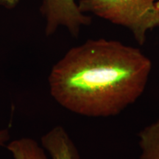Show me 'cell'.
Returning a JSON list of instances; mask_svg holds the SVG:
<instances>
[{
  "mask_svg": "<svg viewBox=\"0 0 159 159\" xmlns=\"http://www.w3.org/2000/svg\"><path fill=\"white\" fill-rule=\"evenodd\" d=\"M40 11L45 19L47 36L63 27L77 37L81 28L91 23V17L80 10L76 0H43Z\"/></svg>",
  "mask_w": 159,
  "mask_h": 159,
  "instance_id": "obj_3",
  "label": "cell"
},
{
  "mask_svg": "<svg viewBox=\"0 0 159 159\" xmlns=\"http://www.w3.org/2000/svg\"><path fill=\"white\" fill-rule=\"evenodd\" d=\"M41 144L52 159H79L76 147L65 129L56 126L41 138Z\"/></svg>",
  "mask_w": 159,
  "mask_h": 159,
  "instance_id": "obj_4",
  "label": "cell"
},
{
  "mask_svg": "<svg viewBox=\"0 0 159 159\" xmlns=\"http://www.w3.org/2000/svg\"><path fill=\"white\" fill-rule=\"evenodd\" d=\"M156 8L159 11V0H158V1L156 2Z\"/></svg>",
  "mask_w": 159,
  "mask_h": 159,
  "instance_id": "obj_9",
  "label": "cell"
},
{
  "mask_svg": "<svg viewBox=\"0 0 159 159\" xmlns=\"http://www.w3.org/2000/svg\"><path fill=\"white\" fill-rule=\"evenodd\" d=\"M151 70L150 59L139 49L114 40L89 39L53 66L49 91L75 114L116 116L142 96Z\"/></svg>",
  "mask_w": 159,
  "mask_h": 159,
  "instance_id": "obj_1",
  "label": "cell"
},
{
  "mask_svg": "<svg viewBox=\"0 0 159 159\" xmlns=\"http://www.w3.org/2000/svg\"><path fill=\"white\" fill-rule=\"evenodd\" d=\"M139 139L140 159H159V119L141 130Z\"/></svg>",
  "mask_w": 159,
  "mask_h": 159,
  "instance_id": "obj_5",
  "label": "cell"
},
{
  "mask_svg": "<svg viewBox=\"0 0 159 159\" xmlns=\"http://www.w3.org/2000/svg\"><path fill=\"white\" fill-rule=\"evenodd\" d=\"M19 2V0H0V6L5 8L11 9L15 7Z\"/></svg>",
  "mask_w": 159,
  "mask_h": 159,
  "instance_id": "obj_7",
  "label": "cell"
},
{
  "mask_svg": "<svg viewBox=\"0 0 159 159\" xmlns=\"http://www.w3.org/2000/svg\"><path fill=\"white\" fill-rule=\"evenodd\" d=\"M10 138L9 133L7 130H0V146L4 145L8 141Z\"/></svg>",
  "mask_w": 159,
  "mask_h": 159,
  "instance_id": "obj_8",
  "label": "cell"
},
{
  "mask_svg": "<svg viewBox=\"0 0 159 159\" xmlns=\"http://www.w3.org/2000/svg\"><path fill=\"white\" fill-rule=\"evenodd\" d=\"M7 150L14 159H48L44 150L30 138H21L9 143Z\"/></svg>",
  "mask_w": 159,
  "mask_h": 159,
  "instance_id": "obj_6",
  "label": "cell"
},
{
  "mask_svg": "<svg viewBox=\"0 0 159 159\" xmlns=\"http://www.w3.org/2000/svg\"><path fill=\"white\" fill-rule=\"evenodd\" d=\"M158 0H79L83 13L122 26L130 30L139 44H144L149 31L159 26Z\"/></svg>",
  "mask_w": 159,
  "mask_h": 159,
  "instance_id": "obj_2",
  "label": "cell"
}]
</instances>
